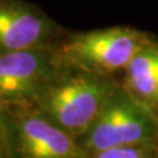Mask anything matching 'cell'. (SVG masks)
<instances>
[{
  "instance_id": "6da1fadb",
  "label": "cell",
  "mask_w": 158,
  "mask_h": 158,
  "mask_svg": "<svg viewBox=\"0 0 158 158\" xmlns=\"http://www.w3.org/2000/svg\"><path fill=\"white\" fill-rule=\"evenodd\" d=\"M118 87L117 79L61 61L32 103L54 124L79 140L100 116Z\"/></svg>"
},
{
  "instance_id": "7a4b0ae2",
  "label": "cell",
  "mask_w": 158,
  "mask_h": 158,
  "mask_svg": "<svg viewBox=\"0 0 158 158\" xmlns=\"http://www.w3.org/2000/svg\"><path fill=\"white\" fill-rule=\"evenodd\" d=\"M149 36L150 33L127 25L67 31L58 42L57 52L62 62L118 81Z\"/></svg>"
},
{
  "instance_id": "3957f363",
  "label": "cell",
  "mask_w": 158,
  "mask_h": 158,
  "mask_svg": "<svg viewBox=\"0 0 158 158\" xmlns=\"http://www.w3.org/2000/svg\"><path fill=\"white\" fill-rule=\"evenodd\" d=\"M8 158H87L78 138L33 103L0 106Z\"/></svg>"
},
{
  "instance_id": "277c9868",
  "label": "cell",
  "mask_w": 158,
  "mask_h": 158,
  "mask_svg": "<svg viewBox=\"0 0 158 158\" xmlns=\"http://www.w3.org/2000/svg\"><path fill=\"white\" fill-rule=\"evenodd\" d=\"M79 142L87 154L120 146H158V116L120 86Z\"/></svg>"
},
{
  "instance_id": "5b68a950",
  "label": "cell",
  "mask_w": 158,
  "mask_h": 158,
  "mask_svg": "<svg viewBox=\"0 0 158 158\" xmlns=\"http://www.w3.org/2000/svg\"><path fill=\"white\" fill-rule=\"evenodd\" d=\"M59 63L57 46L0 54V106L32 103Z\"/></svg>"
},
{
  "instance_id": "8992f818",
  "label": "cell",
  "mask_w": 158,
  "mask_h": 158,
  "mask_svg": "<svg viewBox=\"0 0 158 158\" xmlns=\"http://www.w3.org/2000/svg\"><path fill=\"white\" fill-rule=\"evenodd\" d=\"M67 29L28 0H0V54L57 46Z\"/></svg>"
},
{
  "instance_id": "52a82bcc",
  "label": "cell",
  "mask_w": 158,
  "mask_h": 158,
  "mask_svg": "<svg viewBox=\"0 0 158 158\" xmlns=\"http://www.w3.org/2000/svg\"><path fill=\"white\" fill-rule=\"evenodd\" d=\"M123 90L158 116V38L150 33L121 74Z\"/></svg>"
},
{
  "instance_id": "ba28073f",
  "label": "cell",
  "mask_w": 158,
  "mask_h": 158,
  "mask_svg": "<svg viewBox=\"0 0 158 158\" xmlns=\"http://www.w3.org/2000/svg\"><path fill=\"white\" fill-rule=\"evenodd\" d=\"M87 158H158V146L136 145L112 148L88 154Z\"/></svg>"
},
{
  "instance_id": "9c48e42d",
  "label": "cell",
  "mask_w": 158,
  "mask_h": 158,
  "mask_svg": "<svg viewBox=\"0 0 158 158\" xmlns=\"http://www.w3.org/2000/svg\"><path fill=\"white\" fill-rule=\"evenodd\" d=\"M0 158H8L7 142H6V133H4V124H3L2 111H0Z\"/></svg>"
}]
</instances>
